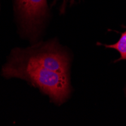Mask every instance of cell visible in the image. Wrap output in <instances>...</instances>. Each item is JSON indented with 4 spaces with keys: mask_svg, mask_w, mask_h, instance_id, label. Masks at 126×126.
Segmentation results:
<instances>
[{
    "mask_svg": "<svg viewBox=\"0 0 126 126\" xmlns=\"http://www.w3.org/2000/svg\"><path fill=\"white\" fill-rule=\"evenodd\" d=\"M70 61L67 54L55 42L39 43L25 49H15L2 68V76L25 80L60 105L72 91Z\"/></svg>",
    "mask_w": 126,
    "mask_h": 126,
    "instance_id": "obj_1",
    "label": "cell"
},
{
    "mask_svg": "<svg viewBox=\"0 0 126 126\" xmlns=\"http://www.w3.org/2000/svg\"><path fill=\"white\" fill-rule=\"evenodd\" d=\"M17 11L29 30L35 29L46 16L47 0H16Z\"/></svg>",
    "mask_w": 126,
    "mask_h": 126,
    "instance_id": "obj_2",
    "label": "cell"
},
{
    "mask_svg": "<svg viewBox=\"0 0 126 126\" xmlns=\"http://www.w3.org/2000/svg\"><path fill=\"white\" fill-rule=\"evenodd\" d=\"M107 48L116 49L120 54L119 60H126V30L122 34L120 39L116 43L107 45Z\"/></svg>",
    "mask_w": 126,
    "mask_h": 126,
    "instance_id": "obj_3",
    "label": "cell"
},
{
    "mask_svg": "<svg viewBox=\"0 0 126 126\" xmlns=\"http://www.w3.org/2000/svg\"><path fill=\"white\" fill-rule=\"evenodd\" d=\"M66 1L67 0H63V8H62V10H63L64 8H65V6H66Z\"/></svg>",
    "mask_w": 126,
    "mask_h": 126,
    "instance_id": "obj_4",
    "label": "cell"
}]
</instances>
